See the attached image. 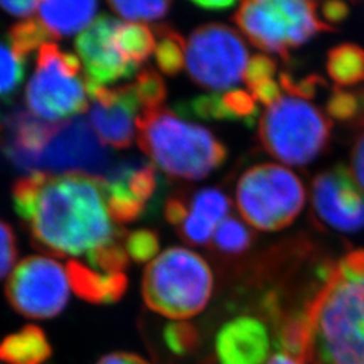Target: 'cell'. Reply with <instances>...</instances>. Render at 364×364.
Wrapping results in <instances>:
<instances>
[{"instance_id": "6da1fadb", "label": "cell", "mask_w": 364, "mask_h": 364, "mask_svg": "<svg viewBox=\"0 0 364 364\" xmlns=\"http://www.w3.org/2000/svg\"><path fill=\"white\" fill-rule=\"evenodd\" d=\"M11 195L33 246L48 255L88 258L127 236L108 212L103 178L37 173L15 182Z\"/></svg>"}, {"instance_id": "7a4b0ae2", "label": "cell", "mask_w": 364, "mask_h": 364, "mask_svg": "<svg viewBox=\"0 0 364 364\" xmlns=\"http://www.w3.org/2000/svg\"><path fill=\"white\" fill-rule=\"evenodd\" d=\"M320 285L305 306L313 364H364V250L318 270Z\"/></svg>"}, {"instance_id": "3957f363", "label": "cell", "mask_w": 364, "mask_h": 364, "mask_svg": "<svg viewBox=\"0 0 364 364\" xmlns=\"http://www.w3.org/2000/svg\"><path fill=\"white\" fill-rule=\"evenodd\" d=\"M141 150L166 174L203 180L227 159V147L207 129L185 122L161 107L144 111L136 120Z\"/></svg>"}, {"instance_id": "277c9868", "label": "cell", "mask_w": 364, "mask_h": 364, "mask_svg": "<svg viewBox=\"0 0 364 364\" xmlns=\"http://www.w3.org/2000/svg\"><path fill=\"white\" fill-rule=\"evenodd\" d=\"M210 267L195 251L168 248L144 274L142 296L149 309L174 320L201 312L212 296Z\"/></svg>"}, {"instance_id": "5b68a950", "label": "cell", "mask_w": 364, "mask_h": 364, "mask_svg": "<svg viewBox=\"0 0 364 364\" xmlns=\"http://www.w3.org/2000/svg\"><path fill=\"white\" fill-rule=\"evenodd\" d=\"M332 122L318 108L294 96H282L260 119L259 141L275 159L302 166L321 156L331 141Z\"/></svg>"}, {"instance_id": "8992f818", "label": "cell", "mask_w": 364, "mask_h": 364, "mask_svg": "<svg viewBox=\"0 0 364 364\" xmlns=\"http://www.w3.org/2000/svg\"><path fill=\"white\" fill-rule=\"evenodd\" d=\"M318 4L302 0L243 1L234 21L250 42L267 53L289 58L290 50L320 31H332L317 15Z\"/></svg>"}, {"instance_id": "52a82bcc", "label": "cell", "mask_w": 364, "mask_h": 364, "mask_svg": "<svg viewBox=\"0 0 364 364\" xmlns=\"http://www.w3.org/2000/svg\"><path fill=\"white\" fill-rule=\"evenodd\" d=\"M305 196L299 177L275 164L248 169L236 186L237 208L260 231H279L291 224L305 205Z\"/></svg>"}, {"instance_id": "ba28073f", "label": "cell", "mask_w": 364, "mask_h": 364, "mask_svg": "<svg viewBox=\"0 0 364 364\" xmlns=\"http://www.w3.org/2000/svg\"><path fill=\"white\" fill-rule=\"evenodd\" d=\"M88 97L77 57L63 52L53 42L43 45L27 84L26 105L30 114L46 122H64L87 111Z\"/></svg>"}, {"instance_id": "9c48e42d", "label": "cell", "mask_w": 364, "mask_h": 364, "mask_svg": "<svg viewBox=\"0 0 364 364\" xmlns=\"http://www.w3.org/2000/svg\"><path fill=\"white\" fill-rule=\"evenodd\" d=\"M111 154L87 119L55 122L48 141L36 156L31 174H84L105 178Z\"/></svg>"}, {"instance_id": "30bf717a", "label": "cell", "mask_w": 364, "mask_h": 364, "mask_svg": "<svg viewBox=\"0 0 364 364\" xmlns=\"http://www.w3.org/2000/svg\"><path fill=\"white\" fill-rule=\"evenodd\" d=\"M245 41L234 28L208 23L196 28L186 46V69L197 85L230 90L242 78L248 64Z\"/></svg>"}, {"instance_id": "8fae6325", "label": "cell", "mask_w": 364, "mask_h": 364, "mask_svg": "<svg viewBox=\"0 0 364 364\" xmlns=\"http://www.w3.org/2000/svg\"><path fill=\"white\" fill-rule=\"evenodd\" d=\"M14 311L34 320H48L65 309L69 301L66 269L57 260L28 257L21 260L4 287Z\"/></svg>"}, {"instance_id": "7c38bea8", "label": "cell", "mask_w": 364, "mask_h": 364, "mask_svg": "<svg viewBox=\"0 0 364 364\" xmlns=\"http://www.w3.org/2000/svg\"><path fill=\"white\" fill-rule=\"evenodd\" d=\"M312 207L317 218L333 230L351 234L364 228V192L343 165L313 180Z\"/></svg>"}, {"instance_id": "4fadbf2b", "label": "cell", "mask_w": 364, "mask_h": 364, "mask_svg": "<svg viewBox=\"0 0 364 364\" xmlns=\"http://www.w3.org/2000/svg\"><path fill=\"white\" fill-rule=\"evenodd\" d=\"M87 91L92 100V126L100 141L119 150L130 147L138 112H142L132 84L109 88L87 82Z\"/></svg>"}, {"instance_id": "5bb4252c", "label": "cell", "mask_w": 364, "mask_h": 364, "mask_svg": "<svg viewBox=\"0 0 364 364\" xmlns=\"http://www.w3.org/2000/svg\"><path fill=\"white\" fill-rule=\"evenodd\" d=\"M103 180L108 212L117 224L141 218L158 186L156 166L142 159L112 164Z\"/></svg>"}, {"instance_id": "9a60e30c", "label": "cell", "mask_w": 364, "mask_h": 364, "mask_svg": "<svg viewBox=\"0 0 364 364\" xmlns=\"http://www.w3.org/2000/svg\"><path fill=\"white\" fill-rule=\"evenodd\" d=\"M117 19L99 16L76 39V50L85 68V81L88 84L107 87L117 80L132 77L139 70L117 49Z\"/></svg>"}, {"instance_id": "2e32d148", "label": "cell", "mask_w": 364, "mask_h": 364, "mask_svg": "<svg viewBox=\"0 0 364 364\" xmlns=\"http://www.w3.org/2000/svg\"><path fill=\"white\" fill-rule=\"evenodd\" d=\"M215 351L220 364H263L270 351L267 328L255 317H236L221 326Z\"/></svg>"}, {"instance_id": "e0dca14e", "label": "cell", "mask_w": 364, "mask_h": 364, "mask_svg": "<svg viewBox=\"0 0 364 364\" xmlns=\"http://www.w3.org/2000/svg\"><path fill=\"white\" fill-rule=\"evenodd\" d=\"M177 112L189 117L204 120H228L254 127L259 114L257 100L243 90H230L201 95L195 99L177 105Z\"/></svg>"}, {"instance_id": "ac0fdd59", "label": "cell", "mask_w": 364, "mask_h": 364, "mask_svg": "<svg viewBox=\"0 0 364 364\" xmlns=\"http://www.w3.org/2000/svg\"><path fill=\"white\" fill-rule=\"evenodd\" d=\"M66 274L73 291L90 304L117 302L129 285L124 273H97L75 259L68 260Z\"/></svg>"}, {"instance_id": "d6986e66", "label": "cell", "mask_w": 364, "mask_h": 364, "mask_svg": "<svg viewBox=\"0 0 364 364\" xmlns=\"http://www.w3.org/2000/svg\"><path fill=\"white\" fill-rule=\"evenodd\" d=\"M97 9L96 1H38L37 10L53 38H61L88 28Z\"/></svg>"}, {"instance_id": "ffe728a7", "label": "cell", "mask_w": 364, "mask_h": 364, "mask_svg": "<svg viewBox=\"0 0 364 364\" xmlns=\"http://www.w3.org/2000/svg\"><path fill=\"white\" fill-rule=\"evenodd\" d=\"M52 355V344L38 326H23L0 343V360L6 364H45Z\"/></svg>"}, {"instance_id": "44dd1931", "label": "cell", "mask_w": 364, "mask_h": 364, "mask_svg": "<svg viewBox=\"0 0 364 364\" xmlns=\"http://www.w3.org/2000/svg\"><path fill=\"white\" fill-rule=\"evenodd\" d=\"M277 347L302 364H313V338L311 326L304 312L290 313L277 326Z\"/></svg>"}, {"instance_id": "7402d4cb", "label": "cell", "mask_w": 364, "mask_h": 364, "mask_svg": "<svg viewBox=\"0 0 364 364\" xmlns=\"http://www.w3.org/2000/svg\"><path fill=\"white\" fill-rule=\"evenodd\" d=\"M326 70L338 87H352L364 81V50L358 45L344 43L328 53Z\"/></svg>"}, {"instance_id": "603a6c76", "label": "cell", "mask_w": 364, "mask_h": 364, "mask_svg": "<svg viewBox=\"0 0 364 364\" xmlns=\"http://www.w3.org/2000/svg\"><path fill=\"white\" fill-rule=\"evenodd\" d=\"M115 41L122 55L138 68L144 65V61L156 52V41L153 30L139 23L119 22Z\"/></svg>"}, {"instance_id": "cb8c5ba5", "label": "cell", "mask_w": 364, "mask_h": 364, "mask_svg": "<svg viewBox=\"0 0 364 364\" xmlns=\"http://www.w3.org/2000/svg\"><path fill=\"white\" fill-rule=\"evenodd\" d=\"M158 42L156 46V65L162 73L176 76L186 64V43L181 34L162 26L156 28Z\"/></svg>"}, {"instance_id": "d4e9b609", "label": "cell", "mask_w": 364, "mask_h": 364, "mask_svg": "<svg viewBox=\"0 0 364 364\" xmlns=\"http://www.w3.org/2000/svg\"><path fill=\"white\" fill-rule=\"evenodd\" d=\"M7 39L14 53L26 61L27 57L49 43L53 37L41 21L27 19L14 25L7 33Z\"/></svg>"}, {"instance_id": "484cf974", "label": "cell", "mask_w": 364, "mask_h": 364, "mask_svg": "<svg viewBox=\"0 0 364 364\" xmlns=\"http://www.w3.org/2000/svg\"><path fill=\"white\" fill-rule=\"evenodd\" d=\"M26 75V61L19 58L10 45L0 42V105H10Z\"/></svg>"}, {"instance_id": "4316f807", "label": "cell", "mask_w": 364, "mask_h": 364, "mask_svg": "<svg viewBox=\"0 0 364 364\" xmlns=\"http://www.w3.org/2000/svg\"><path fill=\"white\" fill-rule=\"evenodd\" d=\"M213 246L224 254L239 255L247 251L252 243V234L242 221L235 218H227L216 227L213 236Z\"/></svg>"}, {"instance_id": "83f0119b", "label": "cell", "mask_w": 364, "mask_h": 364, "mask_svg": "<svg viewBox=\"0 0 364 364\" xmlns=\"http://www.w3.org/2000/svg\"><path fill=\"white\" fill-rule=\"evenodd\" d=\"M326 114L329 119L364 126V92L335 88L326 102Z\"/></svg>"}, {"instance_id": "f1b7e54d", "label": "cell", "mask_w": 364, "mask_h": 364, "mask_svg": "<svg viewBox=\"0 0 364 364\" xmlns=\"http://www.w3.org/2000/svg\"><path fill=\"white\" fill-rule=\"evenodd\" d=\"M189 205V204H188ZM231 207V201L219 189L207 188L198 191L189 205V212L197 218L209 221L218 227L221 221L227 219V213Z\"/></svg>"}, {"instance_id": "f546056e", "label": "cell", "mask_w": 364, "mask_h": 364, "mask_svg": "<svg viewBox=\"0 0 364 364\" xmlns=\"http://www.w3.org/2000/svg\"><path fill=\"white\" fill-rule=\"evenodd\" d=\"M132 87L142 107V112L161 108L168 96L164 78L151 68L141 70Z\"/></svg>"}, {"instance_id": "4dcf8cb0", "label": "cell", "mask_w": 364, "mask_h": 364, "mask_svg": "<svg viewBox=\"0 0 364 364\" xmlns=\"http://www.w3.org/2000/svg\"><path fill=\"white\" fill-rule=\"evenodd\" d=\"M109 7L132 22H147L164 18L170 9V1H109Z\"/></svg>"}, {"instance_id": "1f68e13d", "label": "cell", "mask_w": 364, "mask_h": 364, "mask_svg": "<svg viewBox=\"0 0 364 364\" xmlns=\"http://www.w3.org/2000/svg\"><path fill=\"white\" fill-rule=\"evenodd\" d=\"M164 341L169 351L176 355H189L200 343L197 328L189 323H170L164 328Z\"/></svg>"}, {"instance_id": "d6a6232c", "label": "cell", "mask_w": 364, "mask_h": 364, "mask_svg": "<svg viewBox=\"0 0 364 364\" xmlns=\"http://www.w3.org/2000/svg\"><path fill=\"white\" fill-rule=\"evenodd\" d=\"M87 259L93 269L100 270L102 273H123L129 266V254L124 247V242H117L100 248Z\"/></svg>"}, {"instance_id": "836d02e7", "label": "cell", "mask_w": 364, "mask_h": 364, "mask_svg": "<svg viewBox=\"0 0 364 364\" xmlns=\"http://www.w3.org/2000/svg\"><path fill=\"white\" fill-rule=\"evenodd\" d=\"M124 247L132 259L144 263L150 259H156L159 251V239L154 231L138 230L126 236Z\"/></svg>"}, {"instance_id": "e575fe53", "label": "cell", "mask_w": 364, "mask_h": 364, "mask_svg": "<svg viewBox=\"0 0 364 364\" xmlns=\"http://www.w3.org/2000/svg\"><path fill=\"white\" fill-rule=\"evenodd\" d=\"M279 85L289 96H294L299 99H312L321 88H326V82L324 78L316 75H311L302 80H296L289 73H281Z\"/></svg>"}, {"instance_id": "d590c367", "label": "cell", "mask_w": 364, "mask_h": 364, "mask_svg": "<svg viewBox=\"0 0 364 364\" xmlns=\"http://www.w3.org/2000/svg\"><path fill=\"white\" fill-rule=\"evenodd\" d=\"M177 230L185 242L193 246H204L208 243L209 240H212L216 227L209 221L197 218L191 212H188L186 219Z\"/></svg>"}, {"instance_id": "8d00e7d4", "label": "cell", "mask_w": 364, "mask_h": 364, "mask_svg": "<svg viewBox=\"0 0 364 364\" xmlns=\"http://www.w3.org/2000/svg\"><path fill=\"white\" fill-rule=\"evenodd\" d=\"M275 72L277 63L274 58L266 54H255L250 58L245 72V81L247 84L248 90L259 85L264 81L273 80Z\"/></svg>"}, {"instance_id": "74e56055", "label": "cell", "mask_w": 364, "mask_h": 364, "mask_svg": "<svg viewBox=\"0 0 364 364\" xmlns=\"http://www.w3.org/2000/svg\"><path fill=\"white\" fill-rule=\"evenodd\" d=\"M18 258L16 236L10 224L0 220V281L9 275Z\"/></svg>"}, {"instance_id": "f35d334b", "label": "cell", "mask_w": 364, "mask_h": 364, "mask_svg": "<svg viewBox=\"0 0 364 364\" xmlns=\"http://www.w3.org/2000/svg\"><path fill=\"white\" fill-rule=\"evenodd\" d=\"M281 90L282 88L279 84H277L274 80H269V81H264L259 85L251 88L250 92L257 102H259L266 107H270L282 97Z\"/></svg>"}, {"instance_id": "ab89813d", "label": "cell", "mask_w": 364, "mask_h": 364, "mask_svg": "<svg viewBox=\"0 0 364 364\" xmlns=\"http://www.w3.org/2000/svg\"><path fill=\"white\" fill-rule=\"evenodd\" d=\"M351 174L364 192V131L352 146Z\"/></svg>"}, {"instance_id": "60d3db41", "label": "cell", "mask_w": 364, "mask_h": 364, "mask_svg": "<svg viewBox=\"0 0 364 364\" xmlns=\"http://www.w3.org/2000/svg\"><path fill=\"white\" fill-rule=\"evenodd\" d=\"M188 212H189V205L180 197H171L168 200L165 207V216H166V220L169 221L173 227L178 228L186 219Z\"/></svg>"}, {"instance_id": "b9f144b4", "label": "cell", "mask_w": 364, "mask_h": 364, "mask_svg": "<svg viewBox=\"0 0 364 364\" xmlns=\"http://www.w3.org/2000/svg\"><path fill=\"white\" fill-rule=\"evenodd\" d=\"M321 14L324 16V22L326 25L332 27V25L343 22L348 16L350 7L341 1H326L324 4H321Z\"/></svg>"}, {"instance_id": "7bdbcfd3", "label": "cell", "mask_w": 364, "mask_h": 364, "mask_svg": "<svg viewBox=\"0 0 364 364\" xmlns=\"http://www.w3.org/2000/svg\"><path fill=\"white\" fill-rule=\"evenodd\" d=\"M0 9L6 13L11 14L14 16L25 18L38 9V1L33 0H18V1H0Z\"/></svg>"}, {"instance_id": "ee69618b", "label": "cell", "mask_w": 364, "mask_h": 364, "mask_svg": "<svg viewBox=\"0 0 364 364\" xmlns=\"http://www.w3.org/2000/svg\"><path fill=\"white\" fill-rule=\"evenodd\" d=\"M96 364H150L139 355L130 352H114L103 356Z\"/></svg>"}, {"instance_id": "f6af8a7d", "label": "cell", "mask_w": 364, "mask_h": 364, "mask_svg": "<svg viewBox=\"0 0 364 364\" xmlns=\"http://www.w3.org/2000/svg\"><path fill=\"white\" fill-rule=\"evenodd\" d=\"M193 4L205 11H225L234 7L235 1L231 0H196Z\"/></svg>"}, {"instance_id": "bcb514c9", "label": "cell", "mask_w": 364, "mask_h": 364, "mask_svg": "<svg viewBox=\"0 0 364 364\" xmlns=\"http://www.w3.org/2000/svg\"><path fill=\"white\" fill-rule=\"evenodd\" d=\"M267 364H302L299 360H296V359H293V358H290V356H287V355H284V353H279V355H275L273 356Z\"/></svg>"}]
</instances>
